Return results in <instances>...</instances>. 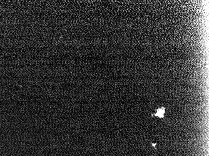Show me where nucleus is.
Instances as JSON below:
<instances>
[{
    "label": "nucleus",
    "mask_w": 209,
    "mask_h": 156,
    "mask_svg": "<svg viewBox=\"0 0 209 156\" xmlns=\"http://www.w3.org/2000/svg\"><path fill=\"white\" fill-rule=\"evenodd\" d=\"M157 113L155 114L154 115L156 116H158L160 118H164V113H165V107H162L159 108L157 109Z\"/></svg>",
    "instance_id": "f257e3e1"
}]
</instances>
